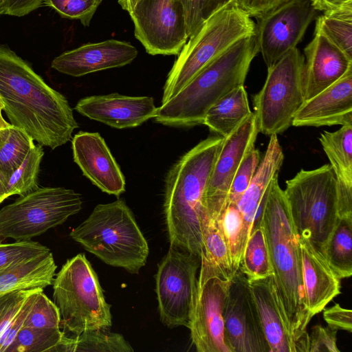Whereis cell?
<instances>
[{
    "label": "cell",
    "mask_w": 352,
    "mask_h": 352,
    "mask_svg": "<svg viewBox=\"0 0 352 352\" xmlns=\"http://www.w3.org/2000/svg\"><path fill=\"white\" fill-rule=\"evenodd\" d=\"M65 335L60 328L23 327L5 352H52Z\"/></svg>",
    "instance_id": "obj_34"
},
{
    "label": "cell",
    "mask_w": 352,
    "mask_h": 352,
    "mask_svg": "<svg viewBox=\"0 0 352 352\" xmlns=\"http://www.w3.org/2000/svg\"><path fill=\"white\" fill-rule=\"evenodd\" d=\"M256 23L232 1L204 19L191 35L168 74L162 104L179 93L210 62L239 40L255 35Z\"/></svg>",
    "instance_id": "obj_6"
},
{
    "label": "cell",
    "mask_w": 352,
    "mask_h": 352,
    "mask_svg": "<svg viewBox=\"0 0 352 352\" xmlns=\"http://www.w3.org/2000/svg\"><path fill=\"white\" fill-rule=\"evenodd\" d=\"M102 1L45 0L43 6L52 8L63 18L77 19L84 26H89Z\"/></svg>",
    "instance_id": "obj_39"
},
{
    "label": "cell",
    "mask_w": 352,
    "mask_h": 352,
    "mask_svg": "<svg viewBox=\"0 0 352 352\" xmlns=\"http://www.w3.org/2000/svg\"><path fill=\"white\" fill-rule=\"evenodd\" d=\"M249 285L270 352H298L296 343L277 302L272 275L249 281Z\"/></svg>",
    "instance_id": "obj_24"
},
{
    "label": "cell",
    "mask_w": 352,
    "mask_h": 352,
    "mask_svg": "<svg viewBox=\"0 0 352 352\" xmlns=\"http://www.w3.org/2000/svg\"><path fill=\"white\" fill-rule=\"evenodd\" d=\"M43 146L34 145L19 167L12 173L6 186L7 197L23 195L38 188L40 164L43 157Z\"/></svg>",
    "instance_id": "obj_35"
},
{
    "label": "cell",
    "mask_w": 352,
    "mask_h": 352,
    "mask_svg": "<svg viewBox=\"0 0 352 352\" xmlns=\"http://www.w3.org/2000/svg\"><path fill=\"white\" fill-rule=\"evenodd\" d=\"M72 147L74 162L93 184L116 197L125 191L124 176L99 133L78 132Z\"/></svg>",
    "instance_id": "obj_17"
},
{
    "label": "cell",
    "mask_w": 352,
    "mask_h": 352,
    "mask_svg": "<svg viewBox=\"0 0 352 352\" xmlns=\"http://www.w3.org/2000/svg\"><path fill=\"white\" fill-rule=\"evenodd\" d=\"M44 1L45 0H3V14L23 16L43 6Z\"/></svg>",
    "instance_id": "obj_47"
},
{
    "label": "cell",
    "mask_w": 352,
    "mask_h": 352,
    "mask_svg": "<svg viewBox=\"0 0 352 352\" xmlns=\"http://www.w3.org/2000/svg\"><path fill=\"white\" fill-rule=\"evenodd\" d=\"M352 124V69L317 95L306 100L296 112L292 126Z\"/></svg>",
    "instance_id": "obj_21"
},
{
    "label": "cell",
    "mask_w": 352,
    "mask_h": 352,
    "mask_svg": "<svg viewBox=\"0 0 352 352\" xmlns=\"http://www.w3.org/2000/svg\"><path fill=\"white\" fill-rule=\"evenodd\" d=\"M303 71L304 56L297 47L267 68L265 82L253 97L258 132L278 135L292 126L305 101Z\"/></svg>",
    "instance_id": "obj_10"
},
{
    "label": "cell",
    "mask_w": 352,
    "mask_h": 352,
    "mask_svg": "<svg viewBox=\"0 0 352 352\" xmlns=\"http://www.w3.org/2000/svg\"><path fill=\"white\" fill-rule=\"evenodd\" d=\"M258 53L255 35L243 38L222 52L179 93L157 107L155 122L169 126L203 124L208 109L233 89L244 85Z\"/></svg>",
    "instance_id": "obj_4"
},
{
    "label": "cell",
    "mask_w": 352,
    "mask_h": 352,
    "mask_svg": "<svg viewBox=\"0 0 352 352\" xmlns=\"http://www.w3.org/2000/svg\"><path fill=\"white\" fill-rule=\"evenodd\" d=\"M299 237L308 239L323 256L340 218L337 180L329 164L301 169L283 190Z\"/></svg>",
    "instance_id": "obj_7"
},
{
    "label": "cell",
    "mask_w": 352,
    "mask_h": 352,
    "mask_svg": "<svg viewBox=\"0 0 352 352\" xmlns=\"http://www.w3.org/2000/svg\"><path fill=\"white\" fill-rule=\"evenodd\" d=\"M316 14L310 0H289L256 19V45L267 68L296 47Z\"/></svg>",
    "instance_id": "obj_14"
},
{
    "label": "cell",
    "mask_w": 352,
    "mask_h": 352,
    "mask_svg": "<svg viewBox=\"0 0 352 352\" xmlns=\"http://www.w3.org/2000/svg\"><path fill=\"white\" fill-rule=\"evenodd\" d=\"M234 0H205L203 16L206 19L209 15L217 9Z\"/></svg>",
    "instance_id": "obj_49"
},
{
    "label": "cell",
    "mask_w": 352,
    "mask_h": 352,
    "mask_svg": "<svg viewBox=\"0 0 352 352\" xmlns=\"http://www.w3.org/2000/svg\"><path fill=\"white\" fill-rule=\"evenodd\" d=\"M260 162V152L254 146L245 155L234 176L228 195L227 204H237L249 186Z\"/></svg>",
    "instance_id": "obj_38"
},
{
    "label": "cell",
    "mask_w": 352,
    "mask_h": 352,
    "mask_svg": "<svg viewBox=\"0 0 352 352\" xmlns=\"http://www.w3.org/2000/svg\"><path fill=\"white\" fill-rule=\"evenodd\" d=\"M222 314L230 352H270L249 281L239 270L232 278Z\"/></svg>",
    "instance_id": "obj_15"
},
{
    "label": "cell",
    "mask_w": 352,
    "mask_h": 352,
    "mask_svg": "<svg viewBox=\"0 0 352 352\" xmlns=\"http://www.w3.org/2000/svg\"><path fill=\"white\" fill-rule=\"evenodd\" d=\"M3 0H0V16L3 13Z\"/></svg>",
    "instance_id": "obj_53"
},
{
    "label": "cell",
    "mask_w": 352,
    "mask_h": 352,
    "mask_svg": "<svg viewBox=\"0 0 352 352\" xmlns=\"http://www.w3.org/2000/svg\"><path fill=\"white\" fill-rule=\"evenodd\" d=\"M239 270L248 281L272 275V267L262 225L254 228L245 245Z\"/></svg>",
    "instance_id": "obj_31"
},
{
    "label": "cell",
    "mask_w": 352,
    "mask_h": 352,
    "mask_svg": "<svg viewBox=\"0 0 352 352\" xmlns=\"http://www.w3.org/2000/svg\"><path fill=\"white\" fill-rule=\"evenodd\" d=\"M247 92L240 86L221 98L205 115L203 124L211 132L226 138L251 114Z\"/></svg>",
    "instance_id": "obj_26"
},
{
    "label": "cell",
    "mask_w": 352,
    "mask_h": 352,
    "mask_svg": "<svg viewBox=\"0 0 352 352\" xmlns=\"http://www.w3.org/2000/svg\"><path fill=\"white\" fill-rule=\"evenodd\" d=\"M323 318L329 327L351 332L352 311L351 309L343 308L336 303L330 308L324 309Z\"/></svg>",
    "instance_id": "obj_44"
},
{
    "label": "cell",
    "mask_w": 352,
    "mask_h": 352,
    "mask_svg": "<svg viewBox=\"0 0 352 352\" xmlns=\"http://www.w3.org/2000/svg\"><path fill=\"white\" fill-rule=\"evenodd\" d=\"M307 307L310 316L319 314L340 294V280L326 259L307 239L299 237Z\"/></svg>",
    "instance_id": "obj_22"
},
{
    "label": "cell",
    "mask_w": 352,
    "mask_h": 352,
    "mask_svg": "<svg viewBox=\"0 0 352 352\" xmlns=\"http://www.w3.org/2000/svg\"><path fill=\"white\" fill-rule=\"evenodd\" d=\"M283 160L284 154L277 135H272L249 186L236 204L248 238L254 228L261 226L264 208H261L260 204L268 195L272 180L278 176Z\"/></svg>",
    "instance_id": "obj_23"
},
{
    "label": "cell",
    "mask_w": 352,
    "mask_h": 352,
    "mask_svg": "<svg viewBox=\"0 0 352 352\" xmlns=\"http://www.w3.org/2000/svg\"><path fill=\"white\" fill-rule=\"evenodd\" d=\"M352 219H340L325 249L323 256L340 278L352 275Z\"/></svg>",
    "instance_id": "obj_29"
},
{
    "label": "cell",
    "mask_w": 352,
    "mask_h": 352,
    "mask_svg": "<svg viewBox=\"0 0 352 352\" xmlns=\"http://www.w3.org/2000/svg\"><path fill=\"white\" fill-rule=\"evenodd\" d=\"M140 0H118V3L121 8L131 13Z\"/></svg>",
    "instance_id": "obj_52"
},
{
    "label": "cell",
    "mask_w": 352,
    "mask_h": 352,
    "mask_svg": "<svg viewBox=\"0 0 352 352\" xmlns=\"http://www.w3.org/2000/svg\"><path fill=\"white\" fill-rule=\"evenodd\" d=\"M252 18L257 19L289 0H234Z\"/></svg>",
    "instance_id": "obj_46"
},
{
    "label": "cell",
    "mask_w": 352,
    "mask_h": 352,
    "mask_svg": "<svg viewBox=\"0 0 352 352\" xmlns=\"http://www.w3.org/2000/svg\"><path fill=\"white\" fill-rule=\"evenodd\" d=\"M60 317L56 304L40 290L35 298L23 327L34 328H60Z\"/></svg>",
    "instance_id": "obj_37"
},
{
    "label": "cell",
    "mask_w": 352,
    "mask_h": 352,
    "mask_svg": "<svg viewBox=\"0 0 352 352\" xmlns=\"http://www.w3.org/2000/svg\"><path fill=\"white\" fill-rule=\"evenodd\" d=\"M351 69L352 58L315 30L314 36L304 49L305 100L335 83Z\"/></svg>",
    "instance_id": "obj_20"
},
{
    "label": "cell",
    "mask_w": 352,
    "mask_h": 352,
    "mask_svg": "<svg viewBox=\"0 0 352 352\" xmlns=\"http://www.w3.org/2000/svg\"><path fill=\"white\" fill-rule=\"evenodd\" d=\"M8 184V180L3 175V173L0 171V204L2 203L6 199H7L6 195V186Z\"/></svg>",
    "instance_id": "obj_51"
},
{
    "label": "cell",
    "mask_w": 352,
    "mask_h": 352,
    "mask_svg": "<svg viewBox=\"0 0 352 352\" xmlns=\"http://www.w3.org/2000/svg\"><path fill=\"white\" fill-rule=\"evenodd\" d=\"M225 138L208 137L184 154L165 179L164 212L170 246L201 258L203 196Z\"/></svg>",
    "instance_id": "obj_3"
},
{
    "label": "cell",
    "mask_w": 352,
    "mask_h": 352,
    "mask_svg": "<svg viewBox=\"0 0 352 352\" xmlns=\"http://www.w3.org/2000/svg\"><path fill=\"white\" fill-rule=\"evenodd\" d=\"M278 177L272 182L261 224L272 267L278 307L298 352H308L309 334L306 330L312 317L307 307L303 286L299 236Z\"/></svg>",
    "instance_id": "obj_2"
},
{
    "label": "cell",
    "mask_w": 352,
    "mask_h": 352,
    "mask_svg": "<svg viewBox=\"0 0 352 352\" xmlns=\"http://www.w3.org/2000/svg\"><path fill=\"white\" fill-rule=\"evenodd\" d=\"M69 236L106 264L138 274L148 246L131 209L122 199L97 205Z\"/></svg>",
    "instance_id": "obj_5"
},
{
    "label": "cell",
    "mask_w": 352,
    "mask_h": 352,
    "mask_svg": "<svg viewBox=\"0 0 352 352\" xmlns=\"http://www.w3.org/2000/svg\"><path fill=\"white\" fill-rule=\"evenodd\" d=\"M133 352L122 335L108 329L87 330L76 336L65 335L52 352Z\"/></svg>",
    "instance_id": "obj_28"
},
{
    "label": "cell",
    "mask_w": 352,
    "mask_h": 352,
    "mask_svg": "<svg viewBox=\"0 0 352 352\" xmlns=\"http://www.w3.org/2000/svg\"><path fill=\"white\" fill-rule=\"evenodd\" d=\"M138 56L135 46L126 41L109 39L87 43L66 51L52 62L56 71L74 77L96 72L121 67L131 63Z\"/></svg>",
    "instance_id": "obj_18"
},
{
    "label": "cell",
    "mask_w": 352,
    "mask_h": 352,
    "mask_svg": "<svg viewBox=\"0 0 352 352\" xmlns=\"http://www.w3.org/2000/svg\"><path fill=\"white\" fill-rule=\"evenodd\" d=\"M0 98L10 123L41 146H63L78 128L67 98L6 45H0Z\"/></svg>",
    "instance_id": "obj_1"
},
{
    "label": "cell",
    "mask_w": 352,
    "mask_h": 352,
    "mask_svg": "<svg viewBox=\"0 0 352 352\" xmlns=\"http://www.w3.org/2000/svg\"><path fill=\"white\" fill-rule=\"evenodd\" d=\"M34 145V140L24 130L14 126L10 128L5 143L0 146V171L8 181Z\"/></svg>",
    "instance_id": "obj_36"
},
{
    "label": "cell",
    "mask_w": 352,
    "mask_h": 352,
    "mask_svg": "<svg viewBox=\"0 0 352 352\" xmlns=\"http://www.w3.org/2000/svg\"><path fill=\"white\" fill-rule=\"evenodd\" d=\"M4 108V104L0 98V146H1L6 142L9 133L10 129L12 125L8 122L2 116V111Z\"/></svg>",
    "instance_id": "obj_50"
},
{
    "label": "cell",
    "mask_w": 352,
    "mask_h": 352,
    "mask_svg": "<svg viewBox=\"0 0 352 352\" xmlns=\"http://www.w3.org/2000/svg\"><path fill=\"white\" fill-rule=\"evenodd\" d=\"M337 332L329 326L316 324L309 335L308 352H340L337 346Z\"/></svg>",
    "instance_id": "obj_42"
},
{
    "label": "cell",
    "mask_w": 352,
    "mask_h": 352,
    "mask_svg": "<svg viewBox=\"0 0 352 352\" xmlns=\"http://www.w3.org/2000/svg\"><path fill=\"white\" fill-rule=\"evenodd\" d=\"M203 255L225 278L231 280L236 273L232 269L228 244L215 220L204 212L201 219Z\"/></svg>",
    "instance_id": "obj_30"
},
{
    "label": "cell",
    "mask_w": 352,
    "mask_h": 352,
    "mask_svg": "<svg viewBox=\"0 0 352 352\" xmlns=\"http://www.w3.org/2000/svg\"><path fill=\"white\" fill-rule=\"evenodd\" d=\"M201 258L170 246L158 265L155 291L162 322L168 327L190 328L197 294Z\"/></svg>",
    "instance_id": "obj_11"
},
{
    "label": "cell",
    "mask_w": 352,
    "mask_h": 352,
    "mask_svg": "<svg viewBox=\"0 0 352 352\" xmlns=\"http://www.w3.org/2000/svg\"><path fill=\"white\" fill-rule=\"evenodd\" d=\"M337 180L338 188L352 189V124L333 132L324 131L319 138Z\"/></svg>",
    "instance_id": "obj_27"
},
{
    "label": "cell",
    "mask_w": 352,
    "mask_h": 352,
    "mask_svg": "<svg viewBox=\"0 0 352 352\" xmlns=\"http://www.w3.org/2000/svg\"><path fill=\"white\" fill-rule=\"evenodd\" d=\"M41 289H37L27 298L17 315L0 337V352L6 351L14 340L19 331L23 328L25 318L31 309L36 296Z\"/></svg>",
    "instance_id": "obj_43"
},
{
    "label": "cell",
    "mask_w": 352,
    "mask_h": 352,
    "mask_svg": "<svg viewBox=\"0 0 352 352\" xmlns=\"http://www.w3.org/2000/svg\"><path fill=\"white\" fill-rule=\"evenodd\" d=\"M37 289L38 288L17 290L0 296V337L17 315L27 298Z\"/></svg>",
    "instance_id": "obj_41"
},
{
    "label": "cell",
    "mask_w": 352,
    "mask_h": 352,
    "mask_svg": "<svg viewBox=\"0 0 352 352\" xmlns=\"http://www.w3.org/2000/svg\"><path fill=\"white\" fill-rule=\"evenodd\" d=\"M184 11L187 34L192 35L204 21L203 10L205 0H181Z\"/></svg>",
    "instance_id": "obj_45"
},
{
    "label": "cell",
    "mask_w": 352,
    "mask_h": 352,
    "mask_svg": "<svg viewBox=\"0 0 352 352\" xmlns=\"http://www.w3.org/2000/svg\"><path fill=\"white\" fill-rule=\"evenodd\" d=\"M316 11L327 12L344 7L352 6V0H310Z\"/></svg>",
    "instance_id": "obj_48"
},
{
    "label": "cell",
    "mask_w": 352,
    "mask_h": 352,
    "mask_svg": "<svg viewBox=\"0 0 352 352\" xmlns=\"http://www.w3.org/2000/svg\"><path fill=\"white\" fill-rule=\"evenodd\" d=\"M75 110L91 120L121 129L140 126L153 118L157 107L152 97L113 93L83 98Z\"/></svg>",
    "instance_id": "obj_19"
},
{
    "label": "cell",
    "mask_w": 352,
    "mask_h": 352,
    "mask_svg": "<svg viewBox=\"0 0 352 352\" xmlns=\"http://www.w3.org/2000/svg\"><path fill=\"white\" fill-rule=\"evenodd\" d=\"M79 193L63 187H38L0 209V242L31 240L63 223L82 208Z\"/></svg>",
    "instance_id": "obj_9"
},
{
    "label": "cell",
    "mask_w": 352,
    "mask_h": 352,
    "mask_svg": "<svg viewBox=\"0 0 352 352\" xmlns=\"http://www.w3.org/2000/svg\"><path fill=\"white\" fill-rule=\"evenodd\" d=\"M215 221L226 241L232 269L236 272L248 239L243 219L236 205L228 204Z\"/></svg>",
    "instance_id": "obj_33"
},
{
    "label": "cell",
    "mask_w": 352,
    "mask_h": 352,
    "mask_svg": "<svg viewBox=\"0 0 352 352\" xmlns=\"http://www.w3.org/2000/svg\"><path fill=\"white\" fill-rule=\"evenodd\" d=\"M57 266L51 251L0 270V296L17 290L52 285Z\"/></svg>",
    "instance_id": "obj_25"
},
{
    "label": "cell",
    "mask_w": 352,
    "mask_h": 352,
    "mask_svg": "<svg viewBox=\"0 0 352 352\" xmlns=\"http://www.w3.org/2000/svg\"><path fill=\"white\" fill-rule=\"evenodd\" d=\"M129 14L149 54L177 55L189 38L181 0H140Z\"/></svg>",
    "instance_id": "obj_13"
},
{
    "label": "cell",
    "mask_w": 352,
    "mask_h": 352,
    "mask_svg": "<svg viewBox=\"0 0 352 352\" xmlns=\"http://www.w3.org/2000/svg\"><path fill=\"white\" fill-rule=\"evenodd\" d=\"M47 246L32 240L0 242V270L12 264L50 252Z\"/></svg>",
    "instance_id": "obj_40"
},
{
    "label": "cell",
    "mask_w": 352,
    "mask_h": 352,
    "mask_svg": "<svg viewBox=\"0 0 352 352\" xmlns=\"http://www.w3.org/2000/svg\"><path fill=\"white\" fill-rule=\"evenodd\" d=\"M352 58V6L324 12L316 28Z\"/></svg>",
    "instance_id": "obj_32"
},
{
    "label": "cell",
    "mask_w": 352,
    "mask_h": 352,
    "mask_svg": "<svg viewBox=\"0 0 352 352\" xmlns=\"http://www.w3.org/2000/svg\"><path fill=\"white\" fill-rule=\"evenodd\" d=\"M231 280L201 255L197 299L189 328L198 352H230L225 340L222 314Z\"/></svg>",
    "instance_id": "obj_12"
},
{
    "label": "cell",
    "mask_w": 352,
    "mask_h": 352,
    "mask_svg": "<svg viewBox=\"0 0 352 352\" xmlns=\"http://www.w3.org/2000/svg\"><path fill=\"white\" fill-rule=\"evenodd\" d=\"M53 298L64 332L76 336L85 331L112 325L108 304L91 265L83 254L68 259L53 280Z\"/></svg>",
    "instance_id": "obj_8"
},
{
    "label": "cell",
    "mask_w": 352,
    "mask_h": 352,
    "mask_svg": "<svg viewBox=\"0 0 352 352\" xmlns=\"http://www.w3.org/2000/svg\"><path fill=\"white\" fill-rule=\"evenodd\" d=\"M254 113L225 138L203 196L204 213L216 220L227 205L229 190L243 159L254 146L258 133Z\"/></svg>",
    "instance_id": "obj_16"
}]
</instances>
